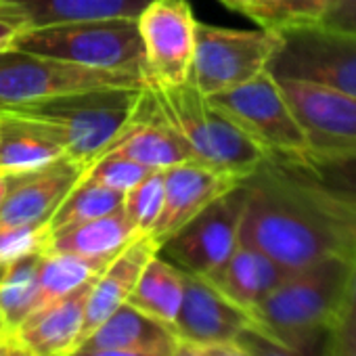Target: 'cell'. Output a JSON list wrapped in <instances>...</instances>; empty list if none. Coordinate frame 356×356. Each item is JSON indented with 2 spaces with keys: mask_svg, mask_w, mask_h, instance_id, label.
<instances>
[{
  "mask_svg": "<svg viewBox=\"0 0 356 356\" xmlns=\"http://www.w3.org/2000/svg\"><path fill=\"white\" fill-rule=\"evenodd\" d=\"M0 356H3V343H0Z\"/></svg>",
  "mask_w": 356,
  "mask_h": 356,
  "instance_id": "cell-44",
  "label": "cell"
},
{
  "mask_svg": "<svg viewBox=\"0 0 356 356\" xmlns=\"http://www.w3.org/2000/svg\"><path fill=\"white\" fill-rule=\"evenodd\" d=\"M124 206V193L103 187L95 178L84 174L49 218V229L59 231L72 225H80L86 220H95L107 216Z\"/></svg>",
  "mask_w": 356,
  "mask_h": 356,
  "instance_id": "cell-28",
  "label": "cell"
},
{
  "mask_svg": "<svg viewBox=\"0 0 356 356\" xmlns=\"http://www.w3.org/2000/svg\"><path fill=\"white\" fill-rule=\"evenodd\" d=\"M95 281L38 308L13 337L36 356H72L80 341L84 308Z\"/></svg>",
  "mask_w": 356,
  "mask_h": 356,
  "instance_id": "cell-20",
  "label": "cell"
},
{
  "mask_svg": "<svg viewBox=\"0 0 356 356\" xmlns=\"http://www.w3.org/2000/svg\"><path fill=\"white\" fill-rule=\"evenodd\" d=\"M157 250H159V243L149 233L138 235L97 277L86 300L78 348L111 312H115L122 304L128 302L143 268L157 254Z\"/></svg>",
  "mask_w": 356,
  "mask_h": 356,
  "instance_id": "cell-19",
  "label": "cell"
},
{
  "mask_svg": "<svg viewBox=\"0 0 356 356\" xmlns=\"http://www.w3.org/2000/svg\"><path fill=\"white\" fill-rule=\"evenodd\" d=\"M279 47L266 67L277 80L356 95V34L306 26L279 32Z\"/></svg>",
  "mask_w": 356,
  "mask_h": 356,
  "instance_id": "cell-9",
  "label": "cell"
},
{
  "mask_svg": "<svg viewBox=\"0 0 356 356\" xmlns=\"http://www.w3.org/2000/svg\"><path fill=\"white\" fill-rule=\"evenodd\" d=\"M103 153L124 155L149 170H168L176 163L195 159L183 134L163 120L147 86L143 88L130 122Z\"/></svg>",
  "mask_w": 356,
  "mask_h": 356,
  "instance_id": "cell-16",
  "label": "cell"
},
{
  "mask_svg": "<svg viewBox=\"0 0 356 356\" xmlns=\"http://www.w3.org/2000/svg\"><path fill=\"white\" fill-rule=\"evenodd\" d=\"M149 172H153V170H149L124 155H118V153H103L86 170V174L90 178H95L97 183H101L103 187L113 189L118 193H124V195L134 185H138Z\"/></svg>",
  "mask_w": 356,
  "mask_h": 356,
  "instance_id": "cell-32",
  "label": "cell"
},
{
  "mask_svg": "<svg viewBox=\"0 0 356 356\" xmlns=\"http://www.w3.org/2000/svg\"><path fill=\"white\" fill-rule=\"evenodd\" d=\"M237 341H241L252 356H308L310 350H300V348H291L287 343H281L277 339H273L270 335H266L264 331H260L256 325L248 327Z\"/></svg>",
  "mask_w": 356,
  "mask_h": 356,
  "instance_id": "cell-34",
  "label": "cell"
},
{
  "mask_svg": "<svg viewBox=\"0 0 356 356\" xmlns=\"http://www.w3.org/2000/svg\"><path fill=\"white\" fill-rule=\"evenodd\" d=\"M254 325V316L220 293L208 279L185 273L183 302L174 321L176 337L193 343L229 341Z\"/></svg>",
  "mask_w": 356,
  "mask_h": 356,
  "instance_id": "cell-15",
  "label": "cell"
},
{
  "mask_svg": "<svg viewBox=\"0 0 356 356\" xmlns=\"http://www.w3.org/2000/svg\"><path fill=\"white\" fill-rule=\"evenodd\" d=\"M111 86H145V80L134 74L80 67L19 49L0 51V109L36 105L61 95Z\"/></svg>",
  "mask_w": 356,
  "mask_h": 356,
  "instance_id": "cell-6",
  "label": "cell"
},
{
  "mask_svg": "<svg viewBox=\"0 0 356 356\" xmlns=\"http://www.w3.org/2000/svg\"><path fill=\"white\" fill-rule=\"evenodd\" d=\"M140 233L124 214V208H120L107 216L53 231L49 235L44 252L113 260Z\"/></svg>",
  "mask_w": 356,
  "mask_h": 356,
  "instance_id": "cell-22",
  "label": "cell"
},
{
  "mask_svg": "<svg viewBox=\"0 0 356 356\" xmlns=\"http://www.w3.org/2000/svg\"><path fill=\"white\" fill-rule=\"evenodd\" d=\"M202 356H252V352L237 339L229 341H210V343H195Z\"/></svg>",
  "mask_w": 356,
  "mask_h": 356,
  "instance_id": "cell-38",
  "label": "cell"
},
{
  "mask_svg": "<svg viewBox=\"0 0 356 356\" xmlns=\"http://www.w3.org/2000/svg\"><path fill=\"white\" fill-rule=\"evenodd\" d=\"M287 275L289 270L279 266L266 254L239 241L231 256L204 279H208L220 293L252 314V310Z\"/></svg>",
  "mask_w": 356,
  "mask_h": 356,
  "instance_id": "cell-21",
  "label": "cell"
},
{
  "mask_svg": "<svg viewBox=\"0 0 356 356\" xmlns=\"http://www.w3.org/2000/svg\"><path fill=\"white\" fill-rule=\"evenodd\" d=\"M356 350V256L352 260L350 277L343 289V298L337 316L327 331V343L323 356H337Z\"/></svg>",
  "mask_w": 356,
  "mask_h": 356,
  "instance_id": "cell-31",
  "label": "cell"
},
{
  "mask_svg": "<svg viewBox=\"0 0 356 356\" xmlns=\"http://www.w3.org/2000/svg\"><path fill=\"white\" fill-rule=\"evenodd\" d=\"M176 335L172 329L130 306L122 304L111 312L80 348H126V350H170Z\"/></svg>",
  "mask_w": 356,
  "mask_h": 356,
  "instance_id": "cell-23",
  "label": "cell"
},
{
  "mask_svg": "<svg viewBox=\"0 0 356 356\" xmlns=\"http://www.w3.org/2000/svg\"><path fill=\"white\" fill-rule=\"evenodd\" d=\"M28 28L30 22L22 7H17L13 0H0V51L11 49L15 38Z\"/></svg>",
  "mask_w": 356,
  "mask_h": 356,
  "instance_id": "cell-35",
  "label": "cell"
},
{
  "mask_svg": "<svg viewBox=\"0 0 356 356\" xmlns=\"http://www.w3.org/2000/svg\"><path fill=\"white\" fill-rule=\"evenodd\" d=\"M88 165L63 155L61 159L30 172L9 174L7 197L0 206V227L49 222Z\"/></svg>",
  "mask_w": 356,
  "mask_h": 356,
  "instance_id": "cell-13",
  "label": "cell"
},
{
  "mask_svg": "<svg viewBox=\"0 0 356 356\" xmlns=\"http://www.w3.org/2000/svg\"><path fill=\"white\" fill-rule=\"evenodd\" d=\"M337 356H356V350H352V352H346V354H337Z\"/></svg>",
  "mask_w": 356,
  "mask_h": 356,
  "instance_id": "cell-43",
  "label": "cell"
},
{
  "mask_svg": "<svg viewBox=\"0 0 356 356\" xmlns=\"http://www.w3.org/2000/svg\"><path fill=\"white\" fill-rule=\"evenodd\" d=\"M170 356H202V354H200V350H197V346L193 341L176 337L174 343H172Z\"/></svg>",
  "mask_w": 356,
  "mask_h": 356,
  "instance_id": "cell-40",
  "label": "cell"
},
{
  "mask_svg": "<svg viewBox=\"0 0 356 356\" xmlns=\"http://www.w3.org/2000/svg\"><path fill=\"white\" fill-rule=\"evenodd\" d=\"M49 235H51L49 222L0 227V268L19 258L44 252Z\"/></svg>",
  "mask_w": 356,
  "mask_h": 356,
  "instance_id": "cell-33",
  "label": "cell"
},
{
  "mask_svg": "<svg viewBox=\"0 0 356 356\" xmlns=\"http://www.w3.org/2000/svg\"><path fill=\"white\" fill-rule=\"evenodd\" d=\"M279 40V32L264 28L231 30L197 22L189 80L206 97L241 86L268 67Z\"/></svg>",
  "mask_w": 356,
  "mask_h": 356,
  "instance_id": "cell-8",
  "label": "cell"
},
{
  "mask_svg": "<svg viewBox=\"0 0 356 356\" xmlns=\"http://www.w3.org/2000/svg\"><path fill=\"white\" fill-rule=\"evenodd\" d=\"M172 350V348H170ZM170 350H126V348H78L72 356H170Z\"/></svg>",
  "mask_w": 356,
  "mask_h": 356,
  "instance_id": "cell-37",
  "label": "cell"
},
{
  "mask_svg": "<svg viewBox=\"0 0 356 356\" xmlns=\"http://www.w3.org/2000/svg\"><path fill=\"white\" fill-rule=\"evenodd\" d=\"M0 343H3V356H36L32 350L22 346L15 337H3Z\"/></svg>",
  "mask_w": 356,
  "mask_h": 356,
  "instance_id": "cell-39",
  "label": "cell"
},
{
  "mask_svg": "<svg viewBox=\"0 0 356 356\" xmlns=\"http://www.w3.org/2000/svg\"><path fill=\"white\" fill-rule=\"evenodd\" d=\"M11 49L90 70L124 72L145 80V53L136 17L80 19L24 30Z\"/></svg>",
  "mask_w": 356,
  "mask_h": 356,
  "instance_id": "cell-4",
  "label": "cell"
},
{
  "mask_svg": "<svg viewBox=\"0 0 356 356\" xmlns=\"http://www.w3.org/2000/svg\"><path fill=\"white\" fill-rule=\"evenodd\" d=\"M352 260L331 256L289 273L252 310L256 327L281 343L312 350L337 316Z\"/></svg>",
  "mask_w": 356,
  "mask_h": 356,
  "instance_id": "cell-2",
  "label": "cell"
},
{
  "mask_svg": "<svg viewBox=\"0 0 356 356\" xmlns=\"http://www.w3.org/2000/svg\"><path fill=\"white\" fill-rule=\"evenodd\" d=\"M122 208L140 235L151 233L163 208V170L149 172L138 185H134L124 195Z\"/></svg>",
  "mask_w": 356,
  "mask_h": 356,
  "instance_id": "cell-30",
  "label": "cell"
},
{
  "mask_svg": "<svg viewBox=\"0 0 356 356\" xmlns=\"http://www.w3.org/2000/svg\"><path fill=\"white\" fill-rule=\"evenodd\" d=\"M109 262L111 260L42 252L40 266H38V283H40L42 306L80 289L82 285H86L90 281H95L107 268Z\"/></svg>",
  "mask_w": 356,
  "mask_h": 356,
  "instance_id": "cell-27",
  "label": "cell"
},
{
  "mask_svg": "<svg viewBox=\"0 0 356 356\" xmlns=\"http://www.w3.org/2000/svg\"><path fill=\"white\" fill-rule=\"evenodd\" d=\"M245 197L248 189L241 181L168 237L157 254L183 273L208 277L239 243Z\"/></svg>",
  "mask_w": 356,
  "mask_h": 356,
  "instance_id": "cell-10",
  "label": "cell"
},
{
  "mask_svg": "<svg viewBox=\"0 0 356 356\" xmlns=\"http://www.w3.org/2000/svg\"><path fill=\"white\" fill-rule=\"evenodd\" d=\"M40 256L42 252L0 268V329H3L0 339L13 337L24 321L42 308L38 283Z\"/></svg>",
  "mask_w": 356,
  "mask_h": 356,
  "instance_id": "cell-25",
  "label": "cell"
},
{
  "mask_svg": "<svg viewBox=\"0 0 356 356\" xmlns=\"http://www.w3.org/2000/svg\"><path fill=\"white\" fill-rule=\"evenodd\" d=\"M333 0H256L243 13L258 28L285 32L293 28L318 26Z\"/></svg>",
  "mask_w": 356,
  "mask_h": 356,
  "instance_id": "cell-29",
  "label": "cell"
},
{
  "mask_svg": "<svg viewBox=\"0 0 356 356\" xmlns=\"http://www.w3.org/2000/svg\"><path fill=\"white\" fill-rule=\"evenodd\" d=\"M277 82L306 136L308 157L356 153V95L296 80Z\"/></svg>",
  "mask_w": 356,
  "mask_h": 356,
  "instance_id": "cell-12",
  "label": "cell"
},
{
  "mask_svg": "<svg viewBox=\"0 0 356 356\" xmlns=\"http://www.w3.org/2000/svg\"><path fill=\"white\" fill-rule=\"evenodd\" d=\"M273 163L339 220L356 229V153L337 157L283 159Z\"/></svg>",
  "mask_w": 356,
  "mask_h": 356,
  "instance_id": "cell-17",
  "label": "cell"
},
{
  "mask_svg": "<svg viewBox=\"0 0 356 356\" xmlns=\"http://www.w3.org/2000/svg\"><path fill=\"white\" fill-rule=\"evenodd\" d=\"M7 189H9V174H0V206H3L7 197Z\"/></svg>",
  "mask_w": 356,
  "mask_h": 356,
  "instance_id": "cell-42",
  "label": "cell"
},
{
  "mask_svg": "<svg viewBox=\"0 0 356 356\" xmlns=\"http://www.w3.org/2000/svg\"><path fill=\"white\" fill-rule=\"evenodd\" d=\"M136 22L145 53V86L170 88L187 82L197 24L191 5L187 0H151Z\"/></svg>",
  "mask_w": 356,
  "mask_h": 356,
  "instance_id": "cell-11",
  "label": "cell"
},
{
  "mask_svg": "<svg viewBox=\"0 0 356 356\" xmlns=\"http://www.w3.org/2000/svg\"><path fill=\"white\" fill-rule=\"evenodd\" d=\"M183 289L185 273L155 254L143 268L128 304L174 331V321L183 302Z\"/></svg>",
  "mask_w": 356,
  "mask_h": 356,
  "instance_id": "cell-24",
  "label": "cell"
},
{
  "mask_svg": "<svg viewBox=\"0 0 356 356\" xmlns=\"http://www.w3.org/2000/svg\"><path fill=\"white\" fill-rule=\"evenodd\" d=\"M208 101L239 126L266 155L306 159V136L275 76L264 70L254 80L208 97Z\"/></svg>",
  "mask_w": 356,
  "mask_h": 356,
  "instance_id": "cell-7",
  "label": "cell"
},
{
  "mask_svg": "<svg viewBox=\"0 0 356 356\" xmlns=\"http://www.w3.org/2000/svg\"><path fill=\"white\" fill-rule=\"evenodd\" d=\"M67 155L65 134L38 118L0 109V174L44 168Z\"/></svg>",
  "mask_w": 356,
  "mask_h": 356,
  "instance_id": "cell-18",
  "label": "cell"
},
{
  "mask_svg": "<svg viewBox=\"0 0 356 356\" xmlns=\"http://www.w3.org/2000/svg\"><path fill=\"white\" fill-rule=\"evenodd\" d=\"M145 86H111L61 95L36 105L13 107L57 126L67 140V155L90 163L130 122Z\"/></svg>",
  "mask_w": 356,
  "mask_h": 356,
  "instance_id": "cell-5",
  "label": "cell"
},
{
  "mask_svg": "<svg viewBox=\"0 0 356 356\" xmlns=\"http://www.w3.org/2000/svg\"><path fill=\"white\" fill-rule=\"evenodd\" d=\"M149 92L163 120L189 143L195 159L239 181L266 159V151L220 113L191 80Z\"/></svg>",
  "mask_w": 356,
  "mask_h": 356,
  "instance_id": "cell-3",
  "label": "cell"
},
{
  "mask_svg": "<svg viewBox=\"0 0 356 356\" xmlns=\"http://www.w3.org/2000/svg\"><path fill=\"white\" fill-rule=\"evenodd\" d=\"M26 13L30 28L80 19L138 17L151 0H13Z\"/></svg>",
  "mask_w": 356,
  "mask_h": 356,
  "instance_id": "cell-26",
  "label": "cell"
},
{
  "mask_svg": "<svg viewBox=\"0 0 356 356\" xmlns=\"http://www.w3.org/2000/svg\"><path fill=\"white\" fill-rule=\"evenodd\" d=\"M239 241L293 273L331 256H356V229L339 220L266 159L243 178Z\"/></svg>",
  "mask_w": 356,
  "mask_h": 356,
  "instance_id": "cell-1",
  "label": "cell"
},
{
  "mask_svg": "<svg viewBox=\"0 0 356 356\" xmlns=\"http://www.w3.org/2000/svg\"><path fill=\"white\" fill-rule=\"evenodd\" d=\"M220 3L227 7V9H231V11H239V13H245L256 0H220Z\"/></svg>",
  "mask_w": 356,
  "mask_h": 356,
  "instance_id": "cell-41",
  "label": "cell"
},
{
  "mask_svg": "<svg viewBox=\"0 0 356 356\" xmlns=\"http://www.w3.org/2000/svg\"><path fill=\"white\" fill-rule=\"evenodd\" d=\"M0 333H3V329H0Z\"/></svg>",
  "mask_w": 356,
  "mask_h": 356,
  "instance_id": "cell-45",
  "label": "cell"
},
{
  "mask_svg": "<svg viewBox=\"0 0 356 356\" xmlns=\"http://www.w3.org/2000/svg\"><path fill=\"white\" fill-rule=\"evenodd\" d=\"M239 183V178L200 159H187L163 170V208L149 235L161 245L208 204Z\"/></svg>",
  "mask_w": 356,
  "mask_h": 356,
  "instance_id": "cell-14",
  "label": "cell"
},
{
  "mask_svg": "<svg viewBox=\"0 0 356 356\" xmlns=\"http://www.w3.org/2000/svg\"><path fill=\"white\" fill-rule=\"evenodd\" d=\"M318 26L356 34V0H333Z\"/></svg>",
  "mask_w": 356,
  "mask_h": 356,
  "instance_id": "cell-36",
  "label": "cell"
}]
</instances>
